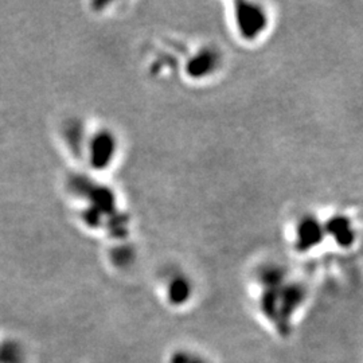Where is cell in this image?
Listing matches in <instances>:
<instances>
[{"label":"cell","mask_w":363,"mask_h":363,"mask_svg":"<svg viewBox=\"0 0 363 363\" xmlns=\"http://www.w3.org/2000/svg\"><path fill=\"white\" fill-rule=\"evenodd\" d=\"M241 9L242 10L238 11L240 30L249 37H255L264 26L262 22H265V16L261 13V10H256L255 7L247 9L245 6H241Z\"/></svg>","instance_id":"6da1fadb"}]
</instances>
